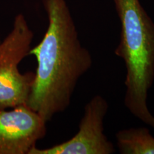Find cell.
I'll return each instance as SVG.
<instances>
[{
	"label": "cell",
	"mask_w": 154,
	"mask_h": 154,
	"mask_svg": "<svg viewBox=\"0 0 154 154\" xmlns=\"http://www.w3.org/2000/svg\"><path fill=\"white\" fill-rule=\"evenodd\" d=\"M109 103L97 94L84 106L79 131L70 139L47 149L34 146L29 154H112L114 145L104 133V119Z\"/></svg>",
	"instance_id": "obj_4"
},
{
	"label": "cell",
	"mask_w": 154,
	"mask_h": 154,
	"mask_svg": "<svg viewBox=\"0 0 154 154\" xmlns=\"http://www.w3.org/2000/svg\"><path fill=\"white\" fill-rule=\"evenodd\" d=\"M48 17L42 41L31 48L37 67L26 105L49 122L68 109L78 82L93 64L66 0H43Z\"/></svg>",
	"instance_id": "obj_1"
},
{
	"label": "cell",
	"mask_w": 154,
	"mask_h": 154,
	"mask_svg": "<svg viewBox=\"0 0 154 154\" xmlns=\"http://www.w3.org/2000/svg\"><path fill=\"white\" fill-rule=\"evenodd\" d=\"M47 124L26 104L0 109V154H29L47 134Z\"/></svg>",
	"instance_id": "obj_5"
},
{
	"label": "cell",
	"mask_w": 154,
	"mask_h": 154,
	"mask_svg": "<svg viewBox=\"0 0 154 154\" xmlns=\"http://www.w3.org/2000/svg\"><path fill=\"white\" fill-rule=\"evenodd\" d=\"M0 42H1V40H0Z\"/></svg>",
	"instance_id": "obj_7"
},
{
	"label": "cell",
	"mask_w": 154,
	"mask_h": 154,
	"mask_svg": "<svg viewBox=\"0 0 154 154\" xmlns=\"http://www.w3.org/2000/svg\"><path fill=\"white\" fill-rule=\"evenodd\" d=\"M120 19L115 54L126 67L124 104L136 119L154 129L148 95L154 81V22L139 0H113Z\"/></svg>",
	"instance_id": "obj_2"
},
{
	"label": "cell",
	"mask_w": 154,
	"mask_h": 154,
	"mask_svg": "<svg viewBox=\"0 0 154 154\" xmlns=\"http://www.w3.org/2000/svg\"><path fill=\"white\" fill-rule=\"evenodd\" d=\"M115 136L121 154H154V137L146 127L125 128Z\"/></svg>",
	"instance_id": "obj_6"
},
{
	"label": "cell",
	"mask_w": 154,
	"mask_h": 154,
	"mask_svg": "<svg viewBox=\"0 0 154 154\" xmlns=\"http://www.w3.org/2000/svg\"><path fill=\"white\" fill-rule=\"evenodd\" d=\"M33 38L24 14H17L10 32L0 42V109L26 104L34 73L22 74L19 65L29 55Z\"/></svg>",
	"instance_id": "obj_3"
}]
</instances>
